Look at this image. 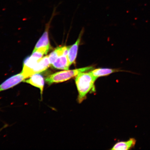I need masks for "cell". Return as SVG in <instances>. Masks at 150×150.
<instances>
[{
	"instance_id": "1",
	"label": "cell",
	"mask_w": 150,
	"mask_h": 150,
	"mask_svg": "<svg viewBox=\"0 0 150 150\" xmlns=\"http://www.w3.org/2000/svg\"><path fill=\"white\" fill-rule=\"evenodd\" d=\"M97 79L89 72L80 73L76 76L75 82L78 92L79 102L81 103L88 93L94 89V83Z\"/></svg>"
},
{
	"instance_id": "2",
	"label": "cell",
	"mask_w": 150,
	"mask_h": 150,
	"mask_svg": "<svg viewBox=\"0 0 150 150\" xmlns=\"http://www.w3.org/2000/svg\"><path fill=\"white\" fill-rule=\"evenodd\" d=\"M93 67H88L72 70H65L54 73L47 77L46 81L49 85L67 81L76 77L80 73L87 72L93 70Z\"/></svg>"
},
{
	"instance_id": "3",
	"label": "cell",
	"mask_w": 150,
	"mask_h": 150,
	"mask_svg": "<svg viewBox=\"0 0 150 150\" xmlns=\"http://www.w3.org/2000/svg\"><path fill=\"white\" fill-rule=\"evenodd\" d=\"M69 48V46H59L54 50L56 58L51 65L52 67L59 70H69L70 66L68 58Z\"/></svg>"
},
{
	"instance_id": "4",
	"label": "cell",
	"mask_w": 150,
	"mask_h": 150,
	"mask_svg": "<svg viewBox=\"0 0 150 150\" xmlns=\"http://www.w3.org/2000/svg\"><path fill=\"white\" fill-rule=\"evenodd\" d=\"M25 79V77L22 72L11 77L0 85V92L14 87Z\"/></svg>"
},
{
	"instance_id": "5",
	"label": "cell",
	"mask_w": 150,
	"mask_h": 150,
	"mask_svg": "<svg viewBox=\"0 0 150 150\" xmlns=\"http://www.w3.org/2000/svg\"><path fill=\"white\" fill-rule=\"evenodd\" d=\"M30 78L28 79L24 80V82L40 89L41 98L42 99V95L45 84L44 78L42 75L39 74H33Z\"/></svg>"
},
{
	"instance_id": "6",
	"label": "cell",
	"mask_w": 150,
	"mask_h": 150,
	"mask_svg": "<svg viewBox=\"0 0 150 150\" xmlns=\"http://www.w3.org/2000/svg\"><path fill=\"white\" fill-rule=\"evenodd\" d=\"M82 32L80 33L79 37L76 42L72 45L69 46L68 53V58L69 64L71 66L75 63L77 55L79 46L80 44L82 36Z\"/></svg>"
},
{
	"instance_id": "7",
	"label": "cell",
	"mask_w": 150,
	"mask_h": 150,
	"mask_svg": "<svg viewBox=\"0 0 150 150\" xmlns=\"http://www.w3.org/2000/svg\"><path fill=\"white\" fill-rule=\"evenodd\" d=\"M49 56H46L39 59L33 69L34 74L44 72L50 67Z\"/></svg>"
},
{
	"instance_id": "8",
	"label": "cell",
	"mask_w": 150,
	"mask_h": 150,
	"mask_svg": "<svg viewBox=\"0 0 150 150\" xmlns=\"http://www.w3.org/2000/svg\"><path fill=\"white\" fill-rule=\"evenodd\" d=\"M136 143V140L134 138H130L129 140L125 142H117L114 145L111 150H127L134 148Z\"/></svg>"
},
{
	"instance_id": "9",
	"label": "cell",
	"mask_w": 150,
	"mask_h": 150,
	"mask_svg": "<svg viewBox=\"0 0 150 150\" xmlns=\"http://www.w3.org/2000/svg\"><path fill=\"white\" fill-rule=\"evenodd\" d=\"M121 71L117 69L107 68H99L92 70L89 72L97 79L99 77L108 76L112 73Z\"/></svg>"
},
{
	"instance_id": "10",
	"label": "cell",
	"mask_w": 150,
	"mask_h": 150,
	"mask_svg": "<svg viewBox=\"0 0 150 150\" xmlns=\"http://www.w3.org/2000/svg\"><path fill=\"white\" fill-rule=\"evenodd\" d=\"M47 46L50 47V44L48 38V29L47 28L45 31L37 42L33 52H35L39 48Z\"/></svg>"
}]
</instances>
